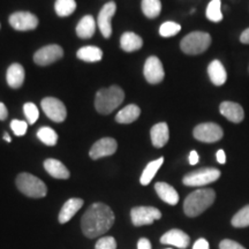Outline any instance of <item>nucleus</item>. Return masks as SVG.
I'll return each mask as SVG.
<instances>
[{"label":"nucleus","mask_w":249,"mask_h":249,"mask_svg":"<svg viewBox=\"0 0 249 249\" xmlns=\"http://www.w3.org/2000/svg\"><path fill=\"white\" fill-rule=\"evenodd\" d=\"M232 226L236 229H242V227L249 226V204L242 208L233 216L231 220Z\"/></svg>","instance_id":"2f4dec72"},{"label":"nucleus","mask_w":249,"mask_h":249,"mask_svg":"<svg viewBox=\"0 0 249 249\" xmlns=\"http://www.w3.org/2000/svg\"><path fill=\"white\" fill-rule=\"evenodd\" d=\"M96 31V21L91 15H85L76 26V35L80 38H91Z\"/></svg>","instance_id":"5701e85b"},{"label":"nucleus","mask_w":249,"mask_h":249,"mask_svg":"<svg viewBox=\"0 0 249 249\" xmlns=\"http://www.w3.org/2000/svg\"><path fill=\"white\" fill-rule=\"evenodd\" d=\"M181 30V26L177 22L172 21H167L164 22L160 28V35L161 37H172L176 36L179 31Z\"/></svg>","instance_id":"473e14b6"},{"label":"nucleus","mask_w":249,"mask_h":249,"mask_svg":"<svg viewBox=\"0 0 249 249\" xmlns=\"http://www.w3.org/2000/svg\"><path fill=\"white\" fill-rule=\"evenodd\" d=\"M8 21L12 28L18 31L34 30L38 26V18L30 12H15Z\"/></svg>","instance_id":"9d476101"},{"label":"nucleus","mask_w":249,"mask_h":249,"mask_svg":"<svg viewBox=\"0 0 249 249\" xmlns=\"http://www.w3.org/2000/svg\"><path fill=\"white\" fill-rule=\"evenodd\" d=\"M8 117V111H7V107H6V105L4 103L0 102V120H6Z\"/></svg>","instance_id":"a19ab883"},{"label":"nucleus","mask_w":249,"mask_h":249,"mask_svg":"<svg viewBox=\"0 0 249 249\" xmlns=\"http://www.w3.org/2000/svg\"><path fill=\"white\" fill-rule=\"evenodd\" d=\"M222 173L214 167H203V169L193 171L183 177L182 182L188 187H203L217 181L220 178Z\"/></svg>","instance_id":"423d86ee"},{"label":"nucleus","mask_w":249,"mask_h":249,"mask_svg":"<svg viewBox=\"0 0 249 249\" xmlns=\"http://www.w3.org/2000/svg\"><path fill=\"white\" fill-rule=\"evenodd\" d=\"M24 77H26V73H24V68L22 65L20 64H12L7 70V75H6V80H7L8 86L13 89L21 88L24 82Z\"/></svg>","instance_id":"412c9836"},{"label":"nucleus","mask_w":249,"mask_h":249,"mask_svg":"<svg viewBox=\"0 0 249 249\" xmlns=\"http://www.w3.org/2000/svg\"><path fill=\"white\" fill-rule=\"evenodd\" d=\"M23 111H24V114H26L28 124H35L39 117V111L36 105L34 104V103H26V104L23 105Z\"/></svg>","instance_id":"72a5a7b5"},{"label":"nucleus","mask_w":249,"mask_h":249,"mask_svg":"<svg viewBox=\"0 0 249 249\" xmlns=\"http://www.w3.org/2000/svg\"><path fill=\"white\" fill-rule=\"evenodd\" d=\"M142 12L149 18H155L160 14L161 2L160 0H142Z\"/></svg>","instance_id":"c85d7f7f"},{"label":"nucleus","mask_w":249,"mask_h":249,"mask_svg":"<svg viewBox=\"0 0 249 249\" xmlns=\"http://www.w3.org/2000/svg\"><path fill=\"white\" fill-rule=\"evenodd\" d=\"M219 249H246L239 242L233 241L231 239H224L219 244Z\"/></svg>","instance_id":"e433bc0d"},{"label":"nucleus","mask_w":249,"mask_h":249,"mask_svg":"<svg viewBox=\"0 0 249 249\" xmlns=\"http://www.w3.org/2000/svg\"><path fill=\"white\" fill-rule=\"evenodd\" d=\"M4 140H5V141H7V142H11L12 141L11 138H9V135H8L7 133L4 134Z\"/></svg>","instance_id":"c03bdc74"},{"label":"nucleus","mask_w":249,"mask_h":249,"mask_svg":"<svg viewBox=\"0 0 249 249\" xmlns=\"http://www.w3.org/2000/svg\"><path fill=\"white\" fill-rule=\"evenodd\" d=\"M17 187L23 195L31 198H42L48 194V187L34 174L23 172L17 177Z\"/></svg>","instance_id":"20e7f679"},{"label":"nucleus","mask_w":249,"mask_h":249,"mask_svg":"<svg viewBox=\"0 0 249 249\" xmlns=\"http://www.w3.org/2000/svg\"><path fill=\"white\" fill-rule=\"evenodd\" d=\"M207 14L208 20L211 22L218 23L223 20V13H222V1L220 0H211L207 7Z\"/></svg>","instance_id":"7c9ffc66"},{"label":"nucleus","mask_w":249,"mask_h":249,"mask_svg":"<svg viewBox=\"0 0 249 249\" xmlns=\"http://www.w3.org/2000/svg\"><path fill=\"white\" fill-rule=\"evenodd\" d=\"M208 74H209L211 82L217 87L223 86L227 80L226 70L219 60H213L210 62L209 66H208Z\"/></svg>","instance_id":"4be33fe9"},{"label":"nucleus","mask_w":249,"mask_h":249,"mask_svg":"<svg viewBox=\"0 0 249 249\" xmlns=\"http://www.w3.org/2000/svg\"><path fill=\"white\" fill-rule=\"evenodd\" d=\"M76 9L75 0H55L54 11L58 17L65 18L73 14Z\"/></svg>","instance_id":"cd10ccee"},{"label":"nucleus","mask_w":249,"mask_h":249,"mask_svg":"<svg viewBox=\"0 0 249 249\" xmlns=\"http://www.w3.org/2000/svg\"><path fill=\"white\" fill-rule=\"evenodd\" d=\"M161 218V213L155 207H135L130 210V220L134 226L151 225Z\"/></svg>","instance_id":"6e6552de"},{"label":"nucleus","mask_w":249,"mask_h":249,"mask_svg":"<svg viewBox=\"0 0 249 249\" xmlns=\"http://www.w3.org/2000/svg\"><path fill=\"white\" fill-rule=\"evenodd\" d=\"M140 114H141V110H140L138 105L129 104L118 112L116 116V121L123 124H132L135 120L139 119Z\"/></svg>","instance_id":"b1692460"},{"label":"nucleus","mask_w":249,"mask_h":249,"mask_svg":"<svg viewBox=\"0 0 249 249\" xmlns=\"http://www.w3.org/2000/svg\"><path fill=\"white\" fill-rule=\"evenodd\" d=\"M216 200V193L211 188H200L191 193L183 202L186 216L197 217L210 208Z\"/></svg>","instance_id":"f03ea898"},{"label":"nucleus","mask_w":249,"mask_h":249,"mask_svg":"<svg viewBox=\"0 0 249 249\" xmlns=\"http://www.w3.org/2000/svg\"><path fill=\"white\" fill-rule=\"evenodd\" d=\"M124 99V90L118 86L101 89L96 93L95 107L101 114H110L123 104Z\"/></svg>","instance_id":"7ed1b4c3"},{"label":"nucleus","mask_w":249,"mask_h":249,"mask_svg":"<svg viewBox=\"0 0 249 249\" xmlns=\"http://www.w3.org/2000/svg\"><path fill=\"white\" fill-rule=\"evenodd\" d=\"M62 55H64V50L61 49V46L57 44L46 45L34 54V61L39 66H48L61 59Z\"/></svg>","instance_id":"9b49d317"},{"label":"nucleus","mask_w":249,"mask_h":249,"mask_svg":"<svg viewBox=\"0 0 249 249\" xmlns=\"http://www.w3.org/2000/svg\"><path fill=\"white\" fill-rule=\"evenodd\" d=\"M83 203H85V201H83L82 198L73 197V198H70V200H67L65 202V204L62 205L60 213H59V216H58L59 223L66 224L70 222L71 218L77 213V211L83 207Z\"/></svg>","instance_id":"f3484780"},{"label":"nucleus","mask_w":249,"mask_h":249,"mask_svg":"<svg viewBox=\"0 0 249 249\" xmlns=\"http://www.w3.org/2000/svg\"><path fill=\"white\" fill-rule=\"evenodd\" d=\"M142 45L143 39L135 33H124L120 38V46L124 52L138 51Z\"/></svg>","instance_id":"393cba45"},{"label":"nucleus","mask_w":249,"mask_h":249,"mask_svg":"<svg viewBox=\"0 0 249 249\" xmlns=\"http://www.w3.org/2000/svg\"><path fill=\"white\" fill-rule=\"evenodd\" d=\"M164 163V157L158 158V160H152L149 163L145 169L143 170L141 174V178H140V182H141L142 186H148L149 183L152 181V179L155 178L156 174H157L158 170L160 169L161 165Z\"/></svg>","instance_id":"a878e982"},{"label":"nucleus","mask_w":249,"mask_h":249,"mask_svg":"<svg viewBox=\"0 0 249 249\" xmlns=\"http://www.w3.org/2000/svg\"><path fill=\"white\" fill-rule=\"evenodd\" d=\"M77 58L86 62H97L103 58V51L97 46H83L77 51Z\"/></svg>","instance_id":"bb28decb"},{"label":"nucleus","mask_w":249,"mask_h":249,"mask_svg":"<svg viewBox=\"0 0 249 249\" xmlns=\"http://www.w3.org/2000/svg\"><path fill=\"white\" fill-rule=\"evenodd\" d=\"M37 138L40 142L49 147H53L58 142V134L54 129L50 128V127H42L37 130Z\"/></svg>","instance_id":"c756f323"},{"label":"nucleus","mask_w":249,"mask_h":249,"mask_svg":"<svg viewBox=\"0 0 249 249\" xmlns=\"http://www.w3.org/2000/svg\"><path fill=\"white\" fill-rule=\"evenodd\" d=\"M151 142L155 148H163L170 139L169 126L166 123H160L152 126L150 130Z\"/></svg>","instance_id":"a211bd4d"},{"label":"nucleus","mask_w":249,"mask_h":249,"mask_svg":"<svg viewBox=\"0 0 249 249\" xmlns=\"http://www.w3.org/2000/svg\"><path fill=\"white\" fill-rule=\"evenodd\" d=\"M189 164L191 165H196L198 163V160H200V156H198L197 152L195 150L191 151V154H189Z\"/></svg>","instance_id":"ea45409f"},{"label":"nucleus","mask_w":249,"mask_h":249,"mask_svg":"<svg viewBox=\"0 0 249 249\" xmlns=\"http://www.w3.org/2000/svg\"><path fill=\"white\" fill-rule=\"evenodd\" d=\"M248 71H249V66H248Z\"/></svg>","instance_id":"a18cd8bd"},{"label":"nucleus","mask_w":249,"mask_h":249,"mask_svg":"<svg viewBox=\"0 0 249 249\" xmlns=\"http://www.w3.org/2000/svg\"><path fill=\"white\" fill-rule=\"evenodd\" d=\"M117 240L113 236H101L95 244V249H117Z\"/></svg>","instance_id":"f704fd0d"},{"label":"nucleus","mask_w":249,"mask_h":249,"mask_svg":"<svg viewBox=\"0 0 249 249\" xmlns=\"http://www.w3.org/2000/svg\"><path fill=\"white\" fill-rule=\"evenodd\" d=\"M240 42L242 44H249V28L242 31L240 35Z\"/></svg>","instance_id":"37998d69"},{"label":"nucleus","mask_w":249,"mask_h":249,"mask_svg":"<svg viewBox=\"0 0 249 249\" xmlns=\"http://www.w3.org/2000/svg\"><path fill=\"white\" fill-rule=\"evenodd\" d=\"M193 135L200 142L214 143L223 139L224 132L219 124L214 123H204L195 127L193 130Z\"/></svg>","instance_id":"0eeeda50"},{"label":"nucleus","mask_w":249,"mask_h":249,"mask_svg":"<svg viewBox=\"0 0 249 249\" xmlns=\"http://www.w3.org/2000/svg\"><path fill=\"white\" fill-rule=\"evenodd\" d=\"M117 149L118 143L116 140L112 138H103L92 145L89 151V156L91 157V160H96L99 158L112 156L117 151Z\"/></svg>","instance_id":"4468645a"},{"label":"nucleus","mask_w":249,"mask_h":249,"mask_svg":"<svg viewBox=\"0 0 249 249\" xmlns=\"http://www.w3.org/2000/svg\"><path fill=\"white\" fill-rule=\"evenodd\" d=\"M116 222L114 213L108 205L97 202L88 208L81 218V230L87 238H101Z\"/></svg>","instance_id":"f257e3e1"},{"label":"nucleus","mask_w":249,"mask_h":249,"mask_svg":"<svg viewBox=\"0 0 249 249\" xmlns=\"http://www.w3.org/2000/svg\"><path fill=\"white\" fill-rule=\"evenodd\" d=\"M155 191L161 201L170 205H177L179 202V194L172 186L166 182H157L155 185Z\"/></svg>","instance_id":"6ab92c4d"},{"label":"nucleus","mask_w":249,"mask_h":249,"mask_svg":"<svg viewBox=\"0 0 249 249\" xmlns=\"http://www.w3.org/2000/svg\"><path fill=\"white\" fill-rule=\"evenodd\" d=\"M138 249H151V242L147 238H141L138 241Z\"/></svg>","instance_id":"58836bf2"},{"label":"nucleus","mask_w":249,"mask_h":249,"mask_svg":"<svg viewBox=\"0 0 249 249\" xmlns=\"http://www.w3.org/2000/svg\"><path fill=\"white\" fill-rule=\"evenodd\" d=\"M216 158H217V161L219 164H225L226 163V155H225V151L222 150H218L217 154H216Z\"/></svg>","instance_id":"79ce46f5"},{"label":"nucleus","mask_w":249,"mask_h":249,"mask_svg":"<svg viewBox=\"0 0 249 249\" xmlns=\"http://www.w3.org/2000/svg\"><path fill=\"white\" fill-rule=\"evenodd\" d=\"M160 244L174 246V247L180 249H186L191 244V238L182 230L172 229L161 235Z\"/></svg>","instance_id":"2eb2a0df"},{"label":"nucleus","mask_w":249,"mask_h":249,"mask_svg":"<svg viewBox=\"0 0 249 249\" xmlns=\"http://www.w3.org/2000/svg\"><path fill=\"white\" fill-rule=\"evenodd\" d=\"M11 128L13 130V133L17 136H23L27 133L28 129V123L22 120H12L11 123Z\"/></svg>","instance_id":"c9c22d12"},{"label":"nucleus","mask_w":249,"mask_h":249,"mask_svg":"<svg viewBox=\"0 0 249 249\" xmlns=\"http://www.w3.org/2000/svg\"><path fill=\"white\" fill-rule=\"evenodd\" d=\"M117 12V5L114 1H108L107 4H105L103 6V8L101 9L98 14V18H97V23H98V28L101 30V33L103 34V36L105 38H110L112 35V18L114 17Z\"/></svg>","instance_id":"ddd939ff"},{"label":"nucleus","mask_w":249,"mask_h":249,"mask_svg":"<svg viewBox=\"0 0 249 249\" xmlns=\"http://www.w3.org/2000/svg\"><path fill=\"white\" fill-rule=\"evenodd\" d=\"M44 169L50 176L55 179L65 180L71 177V172L67 167L60 160H53V158H49L44 161Z\"/></svg>","instance_id":"aec40b11"},{"label":"nucleus","mask_w":249,"mask_h":249,"mask_svg":"<svg viewBox=\"0 0 249 249\" xmlns=\"http://www.w3.org/2000/svg\"><path fill=\"white\" fill-rule=\"evenodd\" d=\"M143 74H144L145 80L151 85H158L165 77V71L161 61L155 55H151L147 59L143 68Z\"/></svg>","instance_id":"f8f14e48"},{"label":"nucleus","mask_w":249,"mask_h":249,"mask_svg":"<svg viewBox=\"0 0 249 249\" xmlns=\"http://www.w3.org/2000/svg\"><path fill=\"white\" fill-rule=\"evenodd\" d=\"M44 113L54 123H62L67 117V110L65 104L58 98L46 97L40 102Z\"/></svg>","instance_id":"1a4fd4ad"},{"label":"nucleus","mask_w":249,"mask_h":249,"mask_svg":"<svg viewBox=\"0 0 249 249\" xmlns=\"http://www.w3.org/2000/svg\"><path fill=\"white\" fill-rule=\"evenodd\" d=\"M211 36L204 31H193L185 36L180 43V48L186 54L196 55L207 51L211 45Z\"/></svg>","instance_id":"39448f33"},{"label":"nucleus","mask_w":249,"mask_h":249,"mask_svg":"<svg viewBox=\"0 0 249 249\" xmlns=\"http://www.w3.org/2000/svg\"><path fill=\"white\" fill-rule=\"evenodd\" d=\"M219 112L233 124H240L245 119V111L240 104L234 102H223L219 105Z\"/></svg>","instance_id":"dca6fc26"},{"label":"nucleus","mask_w":249,"mask_h":249,"mask_svg":"<svg viewBox=\"0 0 249 249\" xmlns=\"http://www.w3.org/2000/svg\"><path fill=\"white\" fill-rule=\"evenodd\" d=\"M193 249H210V245L205 239L201 238L195 241V244L193 245Z\"/></svg>","instance_id":"4c0bfd02"},{"label":"nucleus","mask_w":249,"mask_h":249,"mask_svg":"<svg viewBox=\"0 0 249 249\" xmlns=\"http://www.w3.org/2000/svg\"><path fill=\"white\" fill-rule=\"evenodd\" d=\"M167 249H172V248H167Z\"/></svg>","instance_id":"49530a36"}]
</instances>
